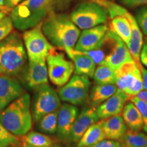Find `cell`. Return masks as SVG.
I'll use <instances>...</instances> for the list:
<instances>
[{"label": "cell", "instance_id": "d6a6232c", "mask_svg": "<svg viewBox=\"0 0 147 147\" xmlns=\"http://www.w3.org/2000/svg\"><path fill=\"white\" fill-rule=\"evenodd\" d=\"M119 1L121 4L129 8L147 5V0H119Z\"/></svg>", "mask_w": 147, "mask_h": 147}, {"label": "cell", "instance_id": "9a60e30c", "mask_svg": "<svg viewBox=\"0 0 147 147\" xmlns=\"http://www.w3.org/2000/svg\"><path fill=\"white\" fill-rule=\"evenodd\" d=\"M127 100V95L118 89L115 94L95 108L97 117L100 120H103L121 115Z\"/></svg>", "mask_w": 147, "mask_h": 147}, {"label": "cell", "instance_id": "74e56055", "mask_svg": "<svg viewBox=\"0 0 147 147\" xmlns=\"http://www.w3.org/2000/svg\"><path fill=\"white\" fill-rule=\"evenodd\" d=\"M71 0H54V8L65 7Z\"/></svg>", "mask_w": 147, "mask_h": 147}, {"label": "cell", "instance_id": "277c9868", "mask_svg": "<svg viewBox=\"0 0 147 147\" xmlns=\"http://www.w3.org/2000/svg\"><path fill=\"white\" fill-rule=\"evenodd\" d=\"M27 55L23 37L12 32L0 42V70L3 74L16 76L26 65Z\"/></svg>", "mask_w": 147, "mask_h": 147}, {"label": "cell", "instance_id": "1f68e13d", "mask_svg": "<svg viewBox=\"0 0 147 147\" xmlns=\"http://www.w3.org/2000/svg\"><path fill=\"white\" fill-rule=\"evenodd\" d=\"M89 147H123L119 140H103L93 146Z\"/></svg>", "mask_w": 147, "mask_h": 147}, {"label": "cell", "instance_id": "ab89813d", "mask_svg": "<svg viewBox=\"0 0 147 147\" xmlns=\"http://www.w3.org/2000/svg\"><path fill=\"white\" fill-rule=\"evenodd\" d=\"M51 147H64V146H63V145H61L60 144H56V143H55V144H53Z\"/></svg>", "mask_w": 147, "mask_h": 147}, {"label": "cell", "instance_id": "603a6c76", "mask_svg": "<svg viewBox=\"0 0 147 147\" xmlns=\"http://www.w3.org/2000/svg\"><path fill=\"white\" fill-rule=\"evenodd\" d=\"M106 139L103 130V120L98 121L90 127L77 143V147H89Z\"/></svg>", "mask_w": 147, "mask_h": 147}, {"label": "cell", "instance_id": "e0dca14e", "mask_svg": "<svg viewBox=\"0 0 147 147\" xmlns=\"http://www.w3.org/2000/svg\"><path fill=\"white\" fill-rule=\"evenodd\" d=\"M27 85L32 89H37L49 82V73L47 60L38 61H29L28 68L26 74Z\"/></svg>", "mask_w": 147, "mask_h": 147}, {"label": "cell", "instance_id": "5b68a950", "mask_svg": "<svg viewBox=\"0 0 147 147\" xmlns=\"http://www.w3.org/2000/svg\"><path fill=\"white\" fill-rule=\"evenodd\" d=\"M69 16L79 29L84 30L105 23L109 13L106 7L96 0H90L79 3Z\"/></svg>", "mask_w": 147, "mask_h": 147}, {"label": "cell", "instance_id": "8d00e7d4", "mask_svg": "<svg viewBox=\"0 0 147 147\" xmlns=\"http://www.w3.org/2000/svg\"><path fill=\"white\" fill-rule=\"evenodd\" d=\"M5 4L9 8L12 10L14 7L18 5L19 3H21L24 0H5Z\"/></svg>", "mask_w": 147, "mask_h": 147}, {"label": "cell", "instance_id": "8fae6325", "mask_svg": "<svg viewBox=\"0 0 147 147\" xmlns=\"http://www.w3.org/2000/svg\"><path fill=\"white\" fill-rule=\"evenodd\" d=\"M60 106V97L56 91L48 84L40 86L36 89L33 103V121L38 123L45 115L58 110Z\"/></svg>", "mask_w": 147, "mask_h": 147}, {"label": "cell", "instance_id": "7c38bea8", "mask_svg": "<svg viewBox=\"0 0 147 147\" xmlns=\"http://www.w3.org/2000/svg\"><path fill=\"white\" fill-rule=\"evenodd\" d=\"M78 114V108L70 104H64L59 108L57 134L62 142H70L71 131Z\"/></svg>", "mask_w": 147, "mask_h": 147}, {"label": "cell", "instance_id": "d4e9b609", "mask_svg": "<svg viewBox=\"0 0 147 147\" xmlns=\"http://www.w3.org/2000/svg\"><path fill=\"white\" fill-rule=\"evenodd\" d=\"M23 144H27L34 147H51L55 144L50 136L39 132L30 131L21 136Z\"/></svg>", "mask_w": 147, "mask_h": 147}, {"label": "cell", "instance_id": "4fadbf2b", "mask_svg": "<svg viewBox=\"0 0 147 147\" xmlns=\"http://www.w3.org/2000/svg\"><path fill=\"white\" fill-rule=\"evenodd\" d=\"M108 29V25L102 24L82 30L75 45L74 50L82 53L95 49L102 42Z\"/></svg>", "mask_w": 147, "mask_h": 147}, {"label": "cell", "instance_id": "ba28073f", "mask_svg": "<svg viewBox=\"0 0 147 147\" xmlns=\"http://www.w3.org/2000/svg\"><path fill=\"white\" fill-rule=\"evenodd\" d=\"M91 81L89 77L74 74L59 90L58 95L63 102L74 106L83 105L88 101Z\"/></svg>", "mask_w": 147, "mask_h": 147}, {"label": "cell", "instance_id": "9c48e42d", "mask_svg": "<svg viewBox=\"0 0 147 147\" xmlns=\"http://www.w3.org/2000/svg\"><path fill=\"white\" fill-rule=\"evenodd\" d=\"M116 85L125 93L129 100L143 90L142 74L134 61L123 64L116 71Z\"/></svg>", "mask_w": 147, "mask_h": 147}, {"label": "cell", "instance_id": "f546056e", "mask_svg": "<svg viewBox=\"0 0 147 147\" xmlns=\"http://www.w3.org/2000/svg\"><path fill=\"white\" fill-rule=\"evenodd\" d=\"M13 23L10 16H5L0 21V42L13 31Z\"/></svg>", "mask_w": 147, "mask_h": 147}, {"label": "cell", "instance_id": "30bf717a", "mask_svg": "<svg viewBox=\"0 0 147 147\" xmlns=\"http://www.w3.org/2000/svg\"><path fill=\"white\" fill-rule=\"evenodd\" d=\"M46 60L51 82L59 87L67 83L74 71L73 62L67 59L63 53L57 52L56 49L49 53Z\"/></svg>", "mask_w": 147, "mask_h": 147}, {"label": "cell", "instance_id": "d6986e66", "mask_svg": "<svg viewBox=\"0 0 147 147\" xmlns=\"http://www.w3.org/2000/svg\"><path fill=\"white\" fill-rule=\"evenodd\" d=\"M103 130L106 139L119 140L127 130V127L123 117L119 115L103 119Z\"/></svg>", "mask_w": 147, "mask_h": 147}, {"label": "cell", "instance_id": "b9f144b4", "mask_svg": "<svg viewBox=\"0 0 147 147\" xmlns=\"http://www.w3.org/2000/svg\"><path fill=\"white\" fill-rule=\"evenodd\" d=\"M23 147H34V146H29V145H27V144H23Z\"/></svg>", "mask_w": 147, "mask_h": 147}, {"label": "cell", "instance_id": "5bb4252c", "mask_svg": "<svg viewBox=\"0 0 147 147\" xmlns=\"http://www.w3.org/2000/svg\"><path fill=\"white\" fill-rule=\"evenodd\" d=\"M24 93L21 84L16 79L0 74V111Z\"/></svg>", "mask_w": 147, "mask_h": 147}, {"label": "cell", "instance_id": "52a82bcc", "mask_svg": "<svg viewBox=\"0 0 147 147\" xmlns=\"http://www.w3.org/2000/svg\"><path fill=\"white\" fill-rule=\"evenodd\" d=\"M42 23L25 31L22 36L27 58L31 61L46 60L49 53L56 49L42 32Z\"/></svg>", "mask_w": 147, "mask_h": 147}, {"label": "cell", "instance_id": "d590c367", "mask_svg": "<svg viewBox=\"0 0 147 147\" xmlns=\"http://www.w3.org/2000/svg\"><path fill=\"white\" fill-rule=\"evenodd\" d=\"M11 11L12 10L5 4V0H0V12H3L5 15H6L8 14H10Z\"/></svg>", "mask_w": 147, "mask_h": 147}, {"label": "cell", "instance_id": "f35d334b", "mask_svg": "<svg viewBox=\"0 0 147 147\" xmlns=\"http://www.w3.org/2000/svg\"><path fill=\"white\" fill-rule=\"evenodd\" d=\"M135 97H138L140 100H142L144 101V102H147V90H142Z\"/></svg>", "mask_w": 147, "mask_h": 147}, {"label": "cell", "instance_id": "ac0fdd59", "mask_svg": "<svg viewBox=\"0 0 147 147\" xmlns=\"http://www.w3.org/2000/svg\"><path fill=\"white\" fill-rule=\"evenodd\" d=\"M69 58L72 60L74 65L75 74L93 78L96 68V64L90 57L74 49Z\"/></svg>", "mask_w": 147, "mask_h": 147}, {"label": "cell", "instance_id": "8992f818", "mask_svg": "<svg viewBox=\"0 0 147 147\" xmlns=\"http://www.w3.org/2000/svg\"><path fill=\"white\" fill-rule=\"evenodd\" d=\"M96 1L106 7L109 13V16L122 14L128 18L131 25V34L127 47L136 65L138 66L141 65L142 63L140 60V55L143 46V37L142 31L140 28L136 18L131 14H130L124 7L120 5L107 0H96Z\"/></svg>", "mask_w": 147, "mask_h": 147}, {"label": "cell", "instance_id": "4dcf8cb0", "mask_svg": "<svg viewBox=\"0 0 147 147\" xmlns=\"http://www.w3.org/2000/svg\"><path fill=\"white\" fill-rule=\"evenodd\" d=\"M129 100L135 104L136 106L138 108L140 112L142 117L143 123H144L143 129L147 134V102L142 100H140V99L135 96L130 98Z\"/></svg>", "mask_w": 147, "mask_h": 147}, {"label": "cell", "instance_id": "836d02e7", "mask_svg": "<svg viewBox=\"0 0 147 147\" xmlns=\"http://www.w3.org/2000/svg\"><path fill=\"white\" fill-rule=\"evenodd\" d=\"M140 60L141 63H142L147 68V43H145L142 46L140 55Z\"/></svg>", "mask_w": 147, "mask_h": 147}, {"label": "cell", "instance_id": "ee69618b", "mask_svg": "<svg viewBox=\"0 0 147 147\" xmlns=\"http://www.w3.org/2000/svg\"><path fill=\"white\" fill-rule=\"evenodd\" d=\"M8 147H18V146H8Z\"/></svg>", "mask_w": 147, "mask_h": 147}, {"label": "cell", "instance_id": "bcb514c9", "mask_svg": "<svg viewBox=\"0 0 147 147\" xmlns=\"http://www.w3.org/2000/svg\"><path fill=\"white\" fill-rule=\"evenodd\" d=\"M69 147H74V146H69Z\"/></svg>", "mask_w": 147, "mask_h": 147}, {"label": "cell", "instance_id": "3957f363", "mask_svg": "<svg viewBox=\"0 0 147 147\" xmlns=\"http://www.w3.org/2000/svg\"><path fill=\"white\" fill-rule=\"evenodd\" d=\"M0 121L9 131L17 136H23L30 131L33 117L31 110V97L24 93L0 111Z\"/></svg>", "mask_w": 147, "mask_h": 147}, {"label": "cell", "instance_id": "e575fe53", "mask_svg": "<svg viewBox=\"0 0 147 147\" xmlns=\"http://www.w3.org/2000/svg\"><path fill=\"white\" fill-rule=\"evenodd\" d=\"M139 68L140 69L141 74H142V78L143 82V89L144 90H147V69L144 68V67L141 65H140Z\"/></svg>", "mask_w": 147, "mask_h": 147}, {"label": "cell", "instance_id": "f1b7e54d", "mask_svg": "<svg viewBox=\"0 0 147 147\" xmlns=\"http://www.w3.org/2000/svg\"><path fill=\"white\" fill-rule=\"evenodd\" d=\"M136 19L143 34L147 36V5H142L135 12Z\"/></svg>", "mask_w": 147, "mask_h": 147}, {"label": "cell", "instance_id": "7bdbcfd3", "mask_svg": "<svg viewBox=\"0 0 147 147\" xmlns=\"http://www.w3.org/2000/svg\"><path fill=\"white\" fill-rule=\"evenodd\" d=\"M145 41H146V43H147V36H146V38H145Z\"/></svg>", "mask_w": 147, "mask_h": 147}, {"label": "cell", "instance_id": "6da1fadb", "mask_svg": "<svg viewBox=\"0 0 147 147\" xmlns=\"http://www.w3.org/2000/svg\"><path fill=\"white\" fill-rule=\"evenodd\" d=\"M42 30L53 47L64 51L70 57L80 34L70 16L51 12L42 22Z\"/></svg>", "mask_w": 147, "mask_h": 147}, {"label": "cell", "instance_id": "44dd1931", "mask_svg": "<svg viewBox=\"0 0 147 147\" xmlns=\"http://www.w3.org/2000/svg\"><path fill=\"white\" fill-rule=\"evenodd\" d=\"M122 115L125 123L129 129L137 131L143 129L144 123L140 112L131 101L125 104Z\"/></svg>", "mask_w": 147, "mask_h": 147}, {"label": "cell", "instance_id": "cb8c5ba5", "mask_svg": "<svg viewBox=\"0 0 147 147\" xmlns=\"http://www.w3.org/2000/svg\"><path fill=\"white\" fill-rule=\"evenodd\" d=\"M119 141L123 147H147V134L127 129Z\"/></svg>", "mask_w": 147, "mask_h": 147}, {"label": "cell", "instance_id": "83f0119b", "mask_svg": "<svg viewBox=\"0 0 147 147\" xmlns=\"http://www.w3.org/2000/svg\"><path fill=\"white\" fill-rule=\"evenodd\" d=\"M19 143L18 136L9 131L0 121V147L18 146Z\"/></svg>", "mask_w": 147, "mask_h": 147}, {"label": "cell", "instance_id": "f6af8a7d", "mask_svg": "<svg viewBox=\"0 0 147 147\" xmlns=\"http://www.w3.org/2000/svg\"><path fill=\"white\" fill-rule=\"evenodd\" d=\"M2 74V73H1V71L0 70V74Z\"/></svg>", "mask_w": 147, "mask_h": 147}, {"label": "cell", "instance_id": "2e32d148", "mask_svg": "<svg viewBox=\"0 0 147 147\" xmlns=\"http://www.w3.org/2000/svg\"><path fill=\"white\" fill-rule=\"evenodd\" d=\"M94 107L84 108L78 114L70 134V142L78 143L86 131L95 123L100 121Z\"/></svg>", "mask_w": 147, "mask_h": 147}, {"label": "cell", "instance_id": "60d3db41", "mask_svg": "<svg viewBox=\"0 0 147 147\" xmlns=\"http://www.w3.org/2000/svg\"><path fill=\"white\" fill-rule=\"evenodd\" d=\"M5 16V15L3 13V12H0V21H1V19H2V18H3Z\"/></svg>", "mask_w": 147, "mask_h": 147}, {"label": "cell", "instance_id": "484cf974", "mask_svg": "<svg viewBox=\"0 0 147 147\" xmlns=\"http://www.w3.org/2000/svg\"><path fill=\"white\" fill-rule=\"evenodd\" d=\"M93 78L96 84H115L116 71L106 64H100L95 68Z\"/></svg>", "mask_w": 147, "mask_h": 147}, {"label": "cell", "instance_id": "7402d4cb", "mask_svg": "<svg viewBox=\"0 0 147 147\" xmlns=\"http://www.w3.org/2000/svg\"><path fill=\"white\" fill-rule=\"evenodd\" d=\"M110 29L118 36L127 46L131 38V29L129 21L125 16L117 14L110 16Z\"/></svg>", "mask_w": 147, "mask_h": 147}, {"label": "cell", "instance_id": "ffe728a7", "mask_svg": "<svg viewBox=\"0 0 147 147\" xmlns=\"http://www.w3.org/2000/svg\"><path fill=\"white\" fill-rule=\"evenodd\" d=\"M118 90L116 84H95L89 92L88 103L91 107L96 108L113 95Z\"/></svg>", "mask_w": 147, "mask_h": 147}, {"label": "cell", "instance_id": "4316f807", "mask_svg": "<svg viewBox=\"0 0 147 147\" xmlns=\"http://www.w3.org/2000/svg\"><path fill=\"white\" fill-rule=\"evenodd\" d=\"M58 110L47 114L38 122V128L40 131L47 134H54L57 129Z\"/></svg>", "mask_w": 147, "mask_h": 147}, {"label": "cell", "instance_id": "7a4b0ae2", "mask_svg": "<svg viewBox=\"0 0 147 147\" xmlns=\"http://www.w3.org/2000/svg\"><path fill=\"white\" fill-rule=\"evenodd\" d=\"M51 12H55L54 0H24L12 9L10 17L14 27L25 32L41 24Z\"/></svg>", "mask_w": 147, "mask_h": 147}]
</instances>
